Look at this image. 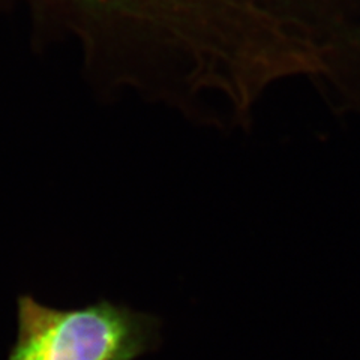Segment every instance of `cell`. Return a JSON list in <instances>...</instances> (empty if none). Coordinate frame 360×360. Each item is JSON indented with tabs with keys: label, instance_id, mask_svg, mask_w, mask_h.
<instances>
[{
	"label": "cell",
	"instance_id": "obj_2",
	"mask_svg": "<svg viewBox=\"0 0 360 360\" xmlns=\"http://www.w3.org/2000/svg\"><path fill=\"white\" fill-rule=\"evenodd\" d=\"M17 312L9 360H139L162 342L160 317L107 299L60 309L21 296Z\"/></svg>",
	"mask_w": 360,
	"mask_h": 360
},
{
	"label": "cell",
	"instance_id": "obj_1",
	"mask_svg": "<svg viewBox=\"0 0 360 360\" xmlns=\"http://www.w3.org/2000/svg\"><path fill=\"white\" fill-rule=\"evenodd\" d=\"M71 18L86 70L189 115L219 96L248 125L267 89L348 80L359 33L341 0H54Z\"/></svg>",
	"mask_w": 360,
	"mask_h": 360
}]
</instances>
